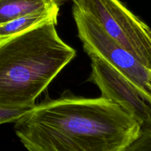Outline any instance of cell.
<instances>
[{
  "mask_svg": "<svg viewBox=\"0 0 151 151\" xmlns=\"http://www.w3.org/2000/svg\"><path fill=\"white\" fill-rule=\"evenodd\" d=\"M14 131L27 151H123L142 127L111 100L66 91L35 105L15 122Z\"/></svg>",
  "mask_w": 151,
  "mask_h": 151,
  "instance_id": "1",
  "label": "cell"
},
{
  "mask_svg": "<svg viewBox=\"0 0 151 151\" xmlns=\"http://www.w3.org/2000/svg\"><path fill=\"white\" fill-rule=\"evenodd\" d=\"M51 21L0 41V107L32 109L76 56Z\"/></svg>",
  "mask_w": 151,
  "mask_h": 151,
  "instance_id": "2",
  "label": "cell"
},
{
  "mask_svg": "<svg viewBox=\"0 0 151 151\" xmlns=\"http://www.w3.org/2000/svg\"><path fill=\"white\" fill-rule=\"evenodd\" d=\"M116 43L151 70V29L119 0H72Z\"/></svg>",
  "mask_w": 151,
  "mask_h": 151,
  "instance_id": "3",
  "label": "cell"
},
{
  "mask_svg": "<svg viewBox=\"0 0 151 151\" xmlns=\"http://www.w3.org/2000/svg\"><path fill=\"white\" fill-rule=\"evenodd\" d=\"M78 37L88 55L107 62L133 84L151 106V70L111 38L90 16L72 8Z\"/></svg>",
  "mask_w": 151,
  "mask_h": 151,
  "instance_id": "4",
  "label": "cell"
},
{
  "mask_svg": "<svg viewBox=\"0 0 151 151\" xmlns=\"http://www.w3.org/2000/svg\"><path fill=\"white\" fill-rule=\"evenodd\" d=\"M91 72L88 81L95 84L101 97L114 102L133 116L142 128L151 127V106L125 77L100 58L89 55Z\"/></svg>",
  "mask_w": 151,
  "mask_h": 151,
  "instance_id": "5",
  "label": "cell"
},
{
  "mask_svg": "<svg viewBox=\"0 0 151 151\" xmlns=\"http://www.w3.org/2000/svg\"><path fill=\"white\" fill-rule=\"evenodd\" d=\"M66 0H0V25L41 10L59 7Z\"/></svg>",
  "mask_w": 151,
  "mask_h": 151,
  "instance_id": "6",
  "label": "cell"
},
{
  "mask_svg": "<svg viewBox=\"0 0 151 151\" xmlns=\"http://www.w3.org/2000/svg\"><path fill=\"white\" fill-rule=\"evenodd\" d=\"M59 7L41 10L12 20L0 25V41L28 30L45 22H58Z\"/></svg>",
  "mask_w": 151,
  "mask_h": 151,
  "instance_id": "7",
  "label": "cell"
},
{
  "mask_svg": "<svg viewBox=\"0 0 151 151\" xmlns=\"http://www.w3.org/2000/svg\"><path fill=\"white\" fill-rule=\"evenodd\" d=\"M123 151H151V127L142 128L139 137Z\"/></svg>",
  "mask_w": 151,
  "mask_h": 151,
  "instance_id": "8",
  "label": "cell"
},
{
  "mask_svg": "<svg viewBox=\"0 0 151 151\" xmlns=\"http://www.w3.org/2000/svg\"><path fill=\"white\" fill-rule=\"evenodd\" d=\"M31 109H6L0 107V125L16 122Z\"/></svg>",
  "mask_w": 151,
  "mask_h": 151,
  "instance_id": "9",
  "label": "cell"
}]
</instances>
